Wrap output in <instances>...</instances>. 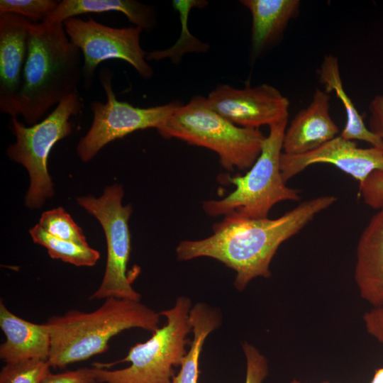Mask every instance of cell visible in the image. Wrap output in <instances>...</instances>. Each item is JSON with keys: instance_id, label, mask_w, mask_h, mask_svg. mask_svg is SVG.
<instances>
[{"instance_id": "1", "label": "cell", "mask_w": 383, "mask_h": 383, "mask_svg": "<svg viewBox=\"0 0 383 383\" xmlns=\"http://www.w3.org/2000/svg\"><path fill=\"white\" fill-rule=\"evenodd\" d=\"M336 200L333 195L310 199L277 218L225 216L214 224L210 236L180 242L176 248L177 259L217 260L235 272L234 285L242 291L257 277H270V265L279 247Z\"/></svg>"}, {"instance_id": "2", "label": "cell", "mask_w": 383, "mask_h": 383, "mask_svg": "<svg viewBox=\"0 0 383 383\" xmlns=\"http://www.w3.org/2000/svg\"><path fill=\"white\" fill-rule=\"evenodd\" d=\"M81 52L62 23H33L13 118L21 115L33 126L52 106L78 92L83 78Z\"/></svg>"}, {"instance_id": "3", "label": "cell", "mask_w": 383, "mask_h": 383, "mask_svg": "<svg viewBox=\"0 0 383 383\" xmlns=\"http://www.w3.org/2000/svg\"><path fill=\"white\" fill-rule=\"evenodd\" d=\"M160 316L140 301L111 297L91 312L70 310L52 316L45 322L50 335L48 362L62 368L103 353L109 340L125 330L153 333L159 328Z\"/></svg>"}, {"instance_id": "4", "label": "cell", "mask_w": 383, "mask_h": 383, "mask_svg": "<svg viewBox=\"0 0 383 383\" xmlns=\"http://www.w3.org/2000/svg\"><path fill=\"white\" fill-rule=\"evenodd\" d=\"M157 131L165 138H177L215 152L228 171L250 169L266 138L259 128L231 123L213 111L206 98L200 96L187 104H180Z\"/></svg>"}, {"instance_id": "5", "label": "cell", "mask_w": 383, "mask_h": 383, "mask_svg": "<svg viewBox=\"0 0 383 383\" xmlns=\"http://www.w3.org/2000/svg\"><path fill=\"white\" fill-rule=\"evenodd\" d=\"M287 124L286 119L269 126L261 152L246 174L226 178L235 189L223 199L203 202L207 215L264 218L275 204L299 200V190L286 185L280 169Z\"/></svg>"}, {"instance_id": "6", "label": "cell", "mask_w": 383, "mask_h": 383, "mask_svg": "<svg viewBox=\"0 0 383 383\" xmlns=\"http://www.w3.org/2000/svg\"><path fill=\"white\" fill-rule=\"evenodd\" d=\"M192 301L179 297L174 306L160 312L167 322L152 333L144 343L129 350L128 355L117 362H129L123 369L111 370L94 366L95 379L99 383H172L173 367L181 365L190 343L187 335L192 331L189 321Z\"/></svg>"}, {"instance_id": "7", "label": "cell", "mask_w": 383, "mask_h": 383, "mask_svg": "<svg viewBox=\"0 0 383 383\" xmlns=\"http://www.w3.org/2000/svg\"><path fill=\"white\" fill-rule=\"evenodd\" d=\"M82 109L78 92L60 101L41 122L25 126L16 118L11 128L16 142L6 150L8 157L22 165L30 177L25 203L29 209H40L54 194L53 184L48 171V160L54 145L72 131L70 118Z\"/></svg>"}, {"instance_id": "8", "label": "cell", "mask_w": 383, "mask_h": 383, "mask_svg": "<svg viewBox=\"0 0 383 383\" xmlns=\"http://www.w3.org/2000/svg\"><path fill=\"white\" fill-rule=\"evenodd\" d=\"M121 185L107 187L99 197L80 196L77 201L101 223L106 240L107 259L104 274L99 288L89 299L118 298L140 301V294L131 285L127 274L131 253L128 221L132 213L130 204L123 206Z\"/></svg>"}, {"instance_id": "9", "label": "cell", "mask_w": 383, "mask_h": 383, "mask_svg": "<svg viewBox=\"0 0 383 383\" xmlns=\"http://www.w3.org/2000/svg\"><path fill=\"white\" fill-rule=\"evenodd\" d=\"M113 74L107 67L99 72V81L106 95V102L94 101L90 104L93 113L91 126L81 138L77 152L84 162L93 159L108 143L138 130H157L180 104L172 101L149 108L135 107L117 100L112 87Z\"/></svg>"}, {"instance_id": "10", "label": "cell", "mask_w": 383, "mask_h": 383, "mask_svg": "<svg viewBox=\"0 0 383 383\" xmlns=\"http://www.w3.org/2000/svg\"><path fill=\"white\" fill-rule=\"evenodd\" d=\"M70 41L83 55L82 74L85 89L91 88L98 65L108 60H121L130 64L144 79L153 74L140 45L142 28L137 26L113 28L96 21L71 18L63 23Z\"/></svg>"}, {"instance_id": "11", "label": "cell", "mask_w": 383, "mask_h": 383, "mask_svg": "<svg viewBox=\"0 0 383 383\" xmlns=\"http://www.w3.org/2000/svg\"><path fill=\"white\" fill-rule=\"evenodd\" d=\"M206 101L214 111L236 126L259 128L288 119L290 101L269 84L243 89L221 84Z\"/></svg>"}, {"instance_id": "12", "label": "cell", "mask_w": 383, "mask_h": 383, "mask_svg": "<svg viewBox=\"0 0 383 383\" xmlns=\"http://www.w3.org/2000/svg\"><path fill=\"white\" fill-rule=\"evenodd\" d=\"M326 163L334 165L362 184L369 175L383 170V149L358 148L354 140L338 135L320 148L298 155L282 152L280 169L285 182L310 165Z\"/></svg>"}, {"instance_id": "13", "label": "cell", "mask_w": 383, "mask_h": 383, "mask_svg": "<svg viewBox=\"0 0 383 383\" xmlns=\"http://www.w3.org/2000/svg\"><path fill=\"white\" fill-rule=\"evenodd\" d=\"M33 23L16 13L0 14V111L12 118L22 83Z\"/></svg>"}, {"instance_id": "14", "label": "cell", "mask_w": 383, "mask_h": 383, "mask_svg": "<svg viewBox=\"0 0 383 383\" xmlns=\"http://www.w3.org/2000/svg\"><path fill=\"white\" fill-rule=\"evenodd\" d=\"M331 94L316 88L309 105L287 126L282 152L298 155L311 152L338 136L339 129L330 113Z\"/></svg>"}, {"instance_id": "15", "label": "cell", "mask_w": 383, "mask_h": 383, "mask_svg": "<svg viewBox=\"0 0 383 383\" xmlns=\"http://www.w3.org/2000/svg\"><path fill=\"white\" fill-rule=\"evenodd\" d=\"M354 278L362 299L373 306L383 303V206L360 235Z\"/></svg>"}, {"instance_id": "16", "label": "cell", "mask_w": 383, "mask_h": 383, "mask_svg": "<svg viewBox=\"0 0 383 383\" xmlns=\"http://www.w3.org/2000/svg\"><path fill=\"white\" fill-rule=\"evenodd\" d=\"M0 327L6 340L0 345V358L7 362L29 360L48 361L50 335L45 323L24 320L0 301Z\"/></svg>"}, {"instance_id": "17", "label": "cell", "mask_w": 383, "mask_h": 383, "mask_svg": "<svg viewBox=\"0 0 383 383\" xmlns=\"http://www.w3.org/2000/svg\"><path fill=\"white\" fill-rule=\"evenodd\" d=\"M250 12L251 56L255 60L282 35L300 10L299 0H242Z\"/></svg>"}, {"instance_id": "18", "label": "cell", "mask_w": 383, "mask_h": 383, "mask_svg": "<svg viewBox=\"0 0 383 383\" xmlns=\"http://www.w3.org/2000/svg\"><path fill=\"white\" fill-rule=\"evenodd\" d=\"M111 11L124 14L134 26L143 30L150 31L155 26L154 9L135 0H62L43 22L48 25L60 24L81 14Z\"/></svg>"}, {"instance_id": "19", "label": "cell", "mask_w": 383, "mask_h": 383, "mask_svg": "<svg viewBox=\"0 0 383 383\" xmlns=\"http://www.w3.org/2000/svg\"><path fill=\"white\" fill-rule=\"evenodd\" d=\"M318 76L324 90L329 94L334 92L345 109L346 121L340 135L346 140H362L372 147L383 149L382 140L366 126L362 116L345 91L337 57L331 54L325 55L318 70Z\"/></svg>"}, {"instance_id": "20", "label": "cell", "mask_w": 383, "mask_h": 383, "mask_svg": "<svg viewBox=\"0 0 383 383\" xmlns=\"http://www.w3.org/2000/svg\"><path fill=\"white\" fill-rule=\"evenodd\" d=\"M193 340L184 356L179 373L172 383H198L200 354L207 336L221 323L220 312L204 303H198L189 311Z\"/></svg>"}, {"instance_id": "21", "label": "cell", "mask_w": 383, "mask_h": 383, "mask_svg": "<svg viewBox=\"0 0 383 383\" xmlns=\"http://www.w3.org/2000/svg\"><path fill=\"white\" fill-rule=\"evenodd\" d=\"M29 233L33 242L45 247L53 259L75 266L92 267L100 257V253L89 245L57 238L47 233L39 224L34 226Z\"/></svg>"}, {"instance_id": "22", "label": "cell", "mask_w": 383, "mask_h": 383, "mask_svg": "<svg viewBox=\"0 0 383 383\" xmlns=\"http://www.w3.org/2000/svg\"><path fill=\"white\" fill-rule=\"evenodd\" d=\"M207 4L205 1L176 0L172 1L174 9L177 11L181 21L182 29L179 39L168 49L146 52V60L158 61L170 58L173 63H178L182 57L187 52H203L209 50V45L192 35L188 29L187 22L190 11L194 7L201 8Z\"/></svg>"}, {"instance_id": "23", "label": "cell", "mask_w": 383, "mask_h": 383, "mask_svg": "<svg viewBox=\"0 0 383 383\" xmlns=\"http://www.w3.org/2000/svg\"><path fill=\"white\" fill-rule=\"evenodd\" d=\"M38 224L47 233L57 238L88 245L82 230L62 207L43 212Z\"/></svg>"}, {"instance_id": "24", "label": "cell", "mask_w": 383, "mask_h": 383, "mask_svg": "<svg viewBox=\"0 0 383 383\" xmlns=\"http://www.w3.org/2000/svg\"><path fill=\"white\" fill-rule=\"evenodd\" d=\"M47 360H29L7 362L0 372V383H40L50 372Z\"/></svg>"}, {"instance_id": "25", "label": "cell", "mask_w": 383, "mask_h": 383, "mask_svg": "<svg viewBox=\"0 0 383 383\" xmlns=\"http://www.w3.org/2000/svg\"><path fill=\"white\" fill-rule=\"evenodd\" d=\"M58 2L54 0H1L0 14L12 13L31 21H43L53 12Z\"/></svg>"}, {"instance_id": "26", "label": "cell", "mask_w": 383, "mask_h": 383, "mask_svg": "<svg viewBox=\"0 0 383 383\" xmlns=\"http://www.w3.org/2000/svg\"><path fill=\"white\" fill-rule=\"evenodd\" d=\"M246 359V377L245 383H262L268 373L266 357L252 345L243 344Z\"/></svg>"}, {"instance_id": "27", "label": "cell", "mask_w": 383, "mask_h": 383, "mask_svg": "<svg viewBox=\"0 0 383 383\" xmlns=\"http://www.w3.org/2000/svg\"><path fill=\"white\" fill-rule=\"evenodd\" d=\"M360 187V193L364 203L378 210L383 206V170L372 172Z\"/></svg>"}, {"instance_id": "28", "label": "cell", "mask_w": 383, "mask_h": 383, "mask_svg": "<svg viewBox=\"0 0 383 383\" xmlns=\"http://www.w3.org/2000/svg\"><path fill=\"white\" fill-rule=\"evenodd\" d=\"M94 381L93 367H83L57 374L50 372L40 383H92Z\"/></svg>"}, {"instance_id": "29", "label": "cell", "mask_w": 383, "mask_h": 383, "mask_svg": "<svg viewBox=\"0 0 383 383\" xmlns=\"http://www.w3.org/2000/svg\"><path fill=\"white\" fill-rule=\"evenodd\" d=\"M363 321L367 333L383 344V303L367 311Z\"/></svg>"}, {"instance_id": "30", "label": "cell", "mask_w": 383, "mask_h": 383, "mask_svg": "<svg viewBox=\"0 0 383 383\" xmlns=\"http://www.w3.org/2000/svg\"><path fill=\"white\" fill-rule=\"evenodd\" d=\"M368 109L369 129L383 142V94L376 95L370 102Z\"/></svg>"}, {"instance_id": "31", "label": "cell", "mask_w": 383, "mask_h": 383, "mask_svg": "<svg viewBox=\"0 0 383 383\" xmlns=\"http://www.w3.org/2000/svg\"><path fill=\"white\" fill-rule=\"evenodd\" d=\"M370 383H383V367L375 370L374 377Z\"/></svg>"}, {"instance_id": "32", "label": "cell", "mask_w": 383, "mask_h": 383, "mask_svg": "<svg viewBox=\"0 0 383 383\" xmlns=\"http://www.w3.org/2000/svg\"><path fill=\"white\" fill-rule=\"evenodd\" d=\"M290 383H302V382H300L299 381L296 379H294ZM323 383H329V382H323Z\"/></svg>"}, {"instance_id": "33", "label": "cell", "mask_w": 383, "mask_h": 383, "mask_svg": "<svg viewBox=\"0 0 383 383\" xmlns=\"http://www.w3.org/2000/svg\"><path fill=\"white\" fill-rule=\"evenodd\" d=\"M92 383H99V382H97L96 381H94V382H92Z\"/></svg>"}]
</instances>
